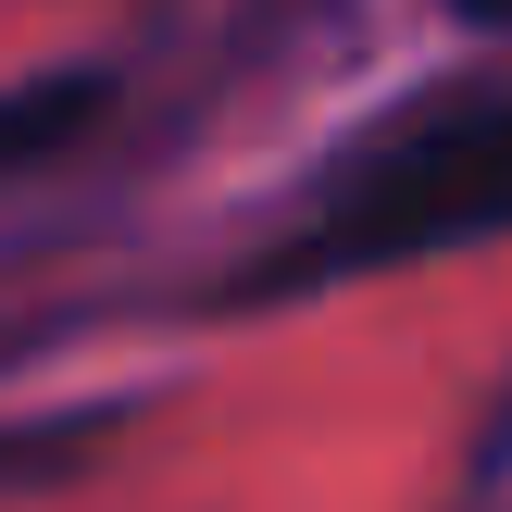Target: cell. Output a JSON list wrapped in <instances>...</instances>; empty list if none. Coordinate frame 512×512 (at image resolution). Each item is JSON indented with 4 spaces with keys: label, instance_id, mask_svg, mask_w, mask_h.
<instances>
[{
    "label": "cell",
    "instance_id": "obj_1",
    "mask_svg": "<svg viewBox=\"0 0 512 512\" xmlns=\"http://www.w3.org/2000/svg\"><path fill=\"white\" fill-rule=\"evenodd\" d=\"M512 238V75L500 88H425L413 113H388L375 138H350L325 163L313 213L225 275V300H313L388 263H438V250Z\"/></svg>",
    "mask_w": 512,
    "mask_h": 512
},
{
    "label": "cell",
    "instance_id": "obj_2",
    "mask_svg": "<svg viewBox=\"0 0 512 512\" xmlns=\"http://www.w3.org/2000/svg\"><path fill=\"white\" fill-rule=\"evenodd\" d=\"M100 100H113V63H63V75L0 88V188H13V175H38V163H63V150L100 125Z\"/></svg>",
    "mask_w": 512,
    "mask_h": 512
}]
</instances>
